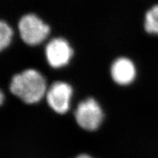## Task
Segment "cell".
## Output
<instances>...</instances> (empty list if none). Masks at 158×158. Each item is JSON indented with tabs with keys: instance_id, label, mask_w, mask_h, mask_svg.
Returning <instances> with one entry per match:
<instances>
[{
	"instance_id": "cell-2",
	"label": "cell",
	"mask_w": 158,
	"mask_h": 158,
	"mask_svg": "<svg viewBox=\"0 0 158 158\" xmlns=\"http://www.w3.org/2000/svg\"><path fill=\"white\" fill-rule=\"evenodd\" d=\"M76 123L83 130L93 132L98 130L103 122V110L93 98H88L80 102L74 112Z\"/></svg>"
},
{
	"instance_id": "cell-1",
	"label": "cell",
	"mask_w": 158,
	"mask_h": 158,
	"mask_svg": "<svg viewBox=\"0 0 158 158\" xmlns=\"http://www.w3.org/2000/svg\"><path fill=\"white\" fill-rule=\"evenodd\" d=\"M8 90L23 102L35 104L43 100L48 87L41 73L35 69H27L12 77Z\"/></svg>"
},
{
	"instance_id": "cell-4",
	"label": "cell",
	"mask_w": 158,
	"mask_h": 158,
	"mask_svg": "<svg viewBox=\"0 0 158 158\" xmlns=\"http://www.w3.org/2000/svg\"><path fill=\"white\" fill-rule=\"evenodd\" d=\"M73 89L68 83L56 81L48 88L45 98L48 106L55 113L64 114L70 110Z\"/></svg>"
},
{
	"instance_id": "cell-8",
	"label": "cell",
	"mask_w": 158,
	"mask_h": 158,
	"mask_svg": "<svg viewBox=\"0 0 158 158\" xmlns=\"http://www.w3.org/2000/svg\"><path fill=\"white\" fill-rule=\"evenodd\" d=\"M14 31L11 26L5 20L0 19V53L10 45Z\"/></svg>"
},
{
	"instance_id": "cell-9",
	"label": "cell",
	"mask_w": 158,
	"mask_h": 158,
	"mask_svg": "<svg viewBox=\"0 0 158 158\" xmlns=\"http://www.w3.org/2000/svg\"><path fill=\"white\" fill-rule=\"evenodd\" d=\"M6 94H5V92H4V90L0 88V107L1 106H2L4 104H5V102L6 101Z\"/></svg>"
},
{
	"instance_id": "cell-3",
	"label": "cell",
	"mask_w": 158,
	"mask_h": 158,
	"mask_svg": "<svg viewBox=\"0 0 158 158\" xmlns=\"http://www.w3.org/2000/svg\"><path fill=\"white\" fill-rule=\"evenodd\" d=\"M18 28L21 40L26 44L32 46L43 43L51 31L49 26L40 18L32 13L21 17Z\"/></svg>"
},
{
	"instance_id": "cell-5",
	"label": "cell",
	"mask_w": 158,
	"mask_h": 158,
	"mask_svg": "<svg viewBox=\"0 0 158 158\" xmlns=\"http://www.w3.org/2000/svg\"><path fill=\"white\" fill-rule=\"evenodd\" d=\"M45 55L51 68L59 69L70 63L73 55V50L67 40L62 37H56L46 45Z\"/></svg>"
},
{
	"instance_id": "cell-10",
	"label": "cell",
	"mask_w": 158,
	"mask_h": 158,
	"mask_svg": "<svg viewBox=\"0 0 158 158\" xmlns=\"http://www.w3.org/2000/svg\"><path fill=\"white\" fill-rule=\"evenodd\" d=\"M75 158H94L92 157V156H91L89 155H88V154H80V155H78V156H76Z\"/></svg>"
},
{
	"instance_id": "cell-6",
	"label": "cell",
	"mask_w": 158,
	"mask_h": 158,
	"mask_svg": "<svg viewBox=\"0 0 158 158\" xmlns=\"http://www.w3.org/2000/svg\"><path fill=\"white\" fill-rule=\"evenodd\" d=\"M110 76L116 84L120 86H127L135 79V65L129 58L118 57L112 63Z\"/></svg>"
},
{
	"instance_id": "cell-7",
	"label": "cell",
	"mask_w": 158,
	"mask_h": 158,
	"mask_svg": "<svg viewBox=\"0 0 158 158\" xmlns=\"http://www.w3.org/2000/svg\"><path fill=\"white\" fill-rule=\"evenodd\" d=\"M143 27L149 34L158 35V5H154L146 13Z\"/></svg>"
}]
</instances>
